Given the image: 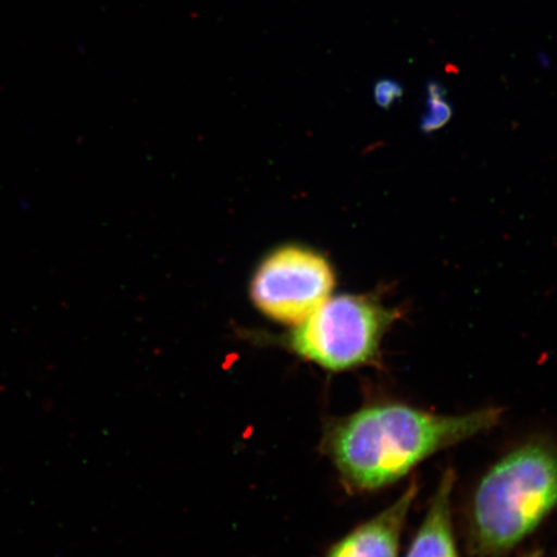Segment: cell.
<instances>
[{
  "label": "cell",
  "instance_id": "3",
  "mask_svg": "<svg viewBox=\"0 0 557 557\" xmlns=\"http://www.w3.org/2000/svg\"><path fill=\"white\" fill-rule=\"evenodd\" d=\"M400 318L372 295L331 296L285 338L297 357L330 372L379 366L383 338Z\"/></svg>",
  "mask_w": 557,
  "mask_h": 557
},
{
  "label": "cell",
  "instance_id": "6",
  "mask_svg": "<svg viewBox=\"0 0 557 557\" xmlns=\"http://www.w3.org/2000/svg\"><path fill=\"white\" fill-rule=\"evenodd\" d=\"M456 479L451 468L443 472L406 557H459L451 512Z\"/></svg>",
  "mask_w": 557,
  "mask_h": 557
},
{
  "label": "cell",
  "instance_id": "5",
  "mask_svg": "<svg viewBox=\"0 0 557 557\" xmlns=\"http://www.w3.org/2000/svg\"><path fill=\"white\" fill-rule=\"evenodd\" d=\"M418 491L417 480H410L392 505L334 543L326 557H399L401 535Z\"/></svg>",
  "mask_w": 557,
  "mask_h": 557
},
{
  "label": "cell",
  "instance_id": "4",
  "mask_svg": "<svg viewBox=\"0 0 557 557\" xmlns=\"http://www.w3.org/2000/svg\"><path fill=\"white\" fill-rule=\"evenodd\" d=\"M336 274L325 256L287 244L271 250L257 267L249 296L264 317L296 325L331 297Z\"/></svg>",
  "mask_w": 557,
  "mask_h": 557
},
{
  "label": "cell",
  "instance_id": "7",
  "mask_svg": "<svg viewBox=\"0 0 557 557\" xmlns=\"http://www.w3.org/2000/svg\"><path fill=\"white\" fill-rule=\"evenodd\" d=\"M444 89L437 83H430L428 87L429 110L426 116L423 117V128L434 131L441 128L444 123L449 121L451 109L447 101L444 100Z\"/></svg>",
  "mask_w": 557,
  "mask_h": 557
},
{
  "label": "cell",
  "instance_id": "2",
  "mask_svg": "<svg viewBox=\"0 0 557 557\" xmlns=\"http://www.w3.org/2000/svg\"><path fill=\"white\" fill-rule=\"evenodd\" d=\"M556 511L557 445L532 438L479 479L466 513L470 556L510 555Z\"/></svg>",
  "mask_w": 557,
  "mask_h": 557
},
{
  "label": "cell",
  "instance_id": "1",
  "mask_svg": "<svg viewBox=\"0 0 557 557\" xmlns=\"http://www.w3.org/2000/svg\"><path fill=\"white\" fill-rule=\"evenodd\" d=\"M503 416L498 407L438 414L408 403L375 401L332 421L323 448L348 492H375L399 483L437 453L490 433Z\"/></svg>",
  "mask_w": 557,
  "mask_h": 557
},
{
  "label": "cell",
  "instance_id": "10",
  "mask_svg": "<svg viewBox=\"0 0 557 557\" xmlns=\"http://www.w3.org/2000/svg\"><path fill=\"white\" fill-rule=\"evenodd\" d=\"M521 557H543V552L540 548L532 549V552H529L524 556Z\"/></svg>",
  "mask_w": 557,
  "mask_h": 557
},
{
  "label": "cell",
  "instance_id": "9",
  "mask_svg": "<svg viewBox=\"0 0 557 557\" xmlns=\"http://www.w3.org/2000/svg\"><path fill=\"white\" fill-rule=\"evenodd\" d=\"M18 208L21 209V212L30 211V209H32V203H30V201H29V200L21 199V200H20V203H18Z\"/></svg>",
  "mask_w": 557,
  "mask_h": 557
},
{
  "label": "cell",
  "instance_id": "8",
  "mask_svg": "<svg viewBox=\"0 0 557 557\" xmlns=\"http://www.w3.org/2000/svg\"><path fill=\"white\" fill-rule=\"evenodd\" d=\"M403 95V87L394 81L383 79L374 87V99L381 108H389Z\"/></svg>",
  "mask_w": 557,
  "mask_h": 557
}]
</instances>
